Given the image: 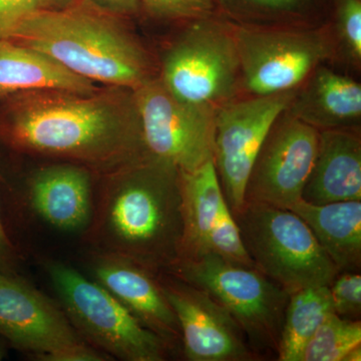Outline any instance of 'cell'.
I'll return each mask as SVG.
<instances>
[{"instance_id": "1", "label": "cell", "mask_w": 361, "mask_h": 361, "mask_svg": "<svg viewBox=\"0 0 361 361\" xmlns=\"http://www.w3.org/2000/svg\"><path fill=\"white\" fill-rule=\"evenodd\" d=\"M9 99L1 134L20 151L106 174L149 155L134 90L106 87L90 94L49 90Z\"/></svg>"}, {"instance_id": "2", "label": "cell", "mask_w": 361, "mask_h": 361, "mask_svg": "<svg viewBox=\"0 0 361 361\" xmlns=\"http://www.w3.org/2000/svg\"><path fill=\"white\" fill-rule=\"evenodd\" d=\"M96 237L110 254L153 272L173 267L184 241L179 169L147 155L109 173Z\"/></svg>"}, {"instance_id": "3", "label": "cell", "mask_w": 361, "mask_h": 361, "mask_svg": "<svg viewBox=\"0 0 361 361\" xmlns=\"http://www.w3.org/2000/svg\"><path fill=\"white\" fill-rule=\"evenodd\" d=\"M125 20L78 0L33 13L9 40L44 52L94 84L135 90L158 77V65Z\"/></svg>"}, {"instance_id": "4", "label": "cell", "mask_w": 361, "mask_h": 361, "mask_svg": "<svg viewBox=\"0 0 361 361\" xmlns=\"http://www.w3.org/2000/svg\"><path fill=\"white\" fill-rule=\"evenodd\" d=\"M157 61L158 78L178 99L217 110L240 97L235 25L221 13L176 23Z\"/></svg>"}, {"instance_id": "5", "label": "cell", "mask_w": 361, "mask_h": 361, "mask_svg": "<svg viewBox=\"0 0 361 361\" xmlns=\"http://www.w3.org/2000/svg\"><path fill=\"white\" fill-rule=\"evenodd\" d=\"M233 215L254 267L289 294L329 286L338 274L310 228L288 209L245 202Z\"/></svg>"}, {"instance_id": "6", "label": "cell", "mask_w": 361, "mask_h": 361, "mask_svg": "<svg viewBox=\"0 0 361 361\" xmlns=\"http://www.w3.org/2000/svg\"><path fill=\"white\" fill-rule=\"evenodd\" d=\"M165 272L207 292L223 306L260 360L277 355L290 294L260 271L228 262L208 252L183 259Z\"/></svg>"}, {"instance_id": "7", "label": "cell", "mask_w": 361, "mask_h": 361, "mask_svg": "<svg viewBox=\"0 0 361 361\" xmlns=\"http://www.w3.org/2000/svg\"><path fill=\"white\" fill-rule=\"evenodd\" d=\"M49 273L68 320L94 345L122 360H167V342L99 282L63 263H52Z\"/></svg>"}, {"instance_id": "8", "label": "cell", "mask_w": 361, "mask_h": 361, "mask_svg": "<svg viewBox=\"0 0 361 361\" xmlns=\"http://www.w3.org/2000/svg\"><path fill=\"white\" fill-rule=\"evenodd\" d=\"M235 25L241 70L240 97L291 92L322 63H331L329 25L314 28Z\"/></svg>"}, {"instance_id": "9", "label": "cell", "mask_w": 361, "mask_h": 361, "mask_svg": "<svg viewBox=\"0 0 361 361\" xmlns=\"http://www.w3.org/2000/svg\"><path fill=\"white\" fill-rule=\"evenodd\" d=\"M134 92L149 155L184 172L213 159L215 110L178 99L158 77Z\"/></svg>"}, {"instance_id": "10", "label": "cell", "mask_w": 361, "mask_h": 361, "mask_svg": "<svg viewBox=\"0 0 361 361\" xmlns=\"http://www.w3.org/2000/svg\"><path fill=\"white\" fill-rule=\"evenodd\" d=\"M0 336L47 361H102L54 303L20 278L0 272Z\"/></svg>"}, {"instance_id": "11", "label": "cell", "mask_w": 361, "mask_h": 361, "mask_svg": "<svg viewBox=\"0 0 361 361\" xmlns=\"http://www.w3.org/2000/svg\"><path fill=\"white\" fill-rule=\"evenodd\" d=\"M294 90L233 99L215 111L213 160L232 214L245 203L247 179L271 126L290 104Z\"/></svg>"}, {"instance_id": "12", "label": "cell", "mask_w": 361, "mask_h": 361, "mask_svg": "<svg viewBox=\"0 0 361 361\" xmlns=\"http://www.w3.org/2000/svg\"><path fill=\"white\" fill-rule=\"evenodd\" d=\"M319 130L286 110L277 116L247 179L245 202L289 209L301 200L317 153Z\"/></svg>"}, {"instance_id": "13", "label": "cell", "mask_w": 361, "mask_h": 361, "mask_svg": "<svg viewBox=\"0 0 361 361\" xmlns=\"http://www.w3.org/2000/svg\"><path fill=\"white\" fill-rule=\"evenodd\" d=\"M161 273L164 276L157 277L179 322L187 360H260L238 323L215 299L174 275Z\"/></svg>"}, {"instance_id": "14", "label": "cell", "mask_w": 361, "mask_h": 361, "mask_svg": "<svg viewBox=\"0 0 361 361\" xmlns=\"http://www.w3.org/2000/svg\"><path fill=\"white\" fill-rule=\"evenodd\" d=\"M94 273L97 282L171 348L182 341L179 322L161 291L157 273L114 254L97 259Z\"/></svg>"}, {"instance_id": "15", "label": "cell", "mask_w": 361, "mask_h": 361, "mask_svg": "<svg viewBox=\"0 0 361 361\" xmlns=\"http://www.w3.org/2000/svg\"><path fill=\"white\" fill-rule=\"evenodd\" d=\"M286 111L318 130L361 128V85L355 75L322 63L294 90Z\"/></svg>"}, {"instance_id": "16", "label": "cell", "mask_w": 361, "mask_h": 361, "mask_svg": "<svg viewBox=\"0 0 361 361\" xmlns=\"http://www.w3.org/2000/svg\"><path fill=\"white\" fill-rule=\"evenodd\" d=\"M301 199L312 205L361 201V128L319 130Z\"/></svg>"}, {"instance_id": "17", "label": "cell", "mask_w": 361, "mask_h": 361, "mask_svg": "<svg viewBox=\"0 0 361 361\" xmlns=\"http://www.w3.org/2000/svg\"><path fill=\"white\" fill-rule=\"evenodd\" d=\"M30 200L52 227L66 232L85 229L92 219L90 169L70 163L40 169L30 180Z\"/></svg>"}, {"instance_id": "18", "label": "cell", "mask_w": 361, "mask_h": 361, "mask_svg": "<svg viewBox=\"0 0 361 361\" xmlns=\"http://www.w3.org/2000/svg\"><path fill=\"white\" fill-rule=\"evenodd\" d=\"M99 90L44 52L13 40H0V97L49 90L90 94Z\"/></svg>"}, {"instance_id": "19", "label": "cell", "mask_w": 361, "mask_h": 361, "mask_svg": "<svg viewBox=\"0 0 361 361\" xmlns=\"http://www.w3.org/2000/svg\"><path fill=\"white\" fill-rule=\"evenodd\" d=\"M288 210L307 224L339 272L360 271L361 201L312 205L301 199Z\"/></svg>"}, {"instance_id": "20", "label": "cell", "mask_w": 361, "mask_h": 361, "mask_svg": "<svg viewBox=\"0 0 361 361\" xmlns=\"http://www.w3.org/2000/svg\"><path fill=\"white\" fill-rule=\"evenodd\" d=\"M180 173L184 209V241L180 259L183 260L208 253L211 232L226 200L213 159L195 170Z\"/></svg>"}, {"instance_id": "21", "label": "cell", "mask_w": 361, "mask_h": 361, "mask_svg": "<svg viewBox=\"0 0 361 361\" xmlns=\"http://www.w3.org/2000/svg\"><path fill=\"white\" fill-rule=\"evenodd\" d=\"M234 25L256 28H314L329 23L332 0H214Z\"/></svg>"}, {"instance_id": "22", "label": "cell", "mask_w": 361, "mask_h": 361, "mask_svg": "<svg viewBox=\"0 0 361 361\" xmlns=\"http://www.w3.org/2000/svg\"><path fill=\"white\" fill-rule=\"evenodd\" d=\"M334 313L329 286L310 287L289 296L277 349L279 361H298L311 337Z\"/></svg>"}, {"instance_id": "23", "label": "cell", "mask_w": 361, "mask_h": 361, "mask_svg": "<svg viewBox=\"0 0 361 361\" xmlns=\"http://www.w3.org/2000/svg\"><path fill=\"white\" fill-rule=\"evenodd\" d=\"M334 45L331 63L350 75L361 71V0H332L329 23Z\"/></svg>"}, {"instance_id": "24", "label": "cell", "mask_w": 361, "mask_h": 361, "mask_svg": "<svg viewBox=\"0 0 361 361\" xmlns=\"http://www.w3.org/2000/svg\"><path fill=\"white\" fill-rule=\"evenodd\" d=\"M360 344V320L332 313L304 346L298 361H343L349 351Z\"/></svg>"}, {"instance_id": "25", "label": "cell", "mask_w": 361, "mask_h": 361, "mask_svg": "<svg viewBox=\"0 0 361 361\" xmlns=\"http://www.w3.org/2000/svg\"><path fill=\"white\" fill-rule=\"evenodd\" d=\"M209 252L216 254L228 262L255 268L253 261L247 253L238 225L227 205V202L221 208L219 216L211 232Z\"/></svg>"}, {"instance_id": "26", "label": "cell", "mask_w": 361, "mask_h": 361, "mask_svg": "<svg viewBox=\"0 0 361 361\" xmlns=\"http://www.w3.org/2000/svg\"><path fill=\"white\" fill-rule=\"evenodd\" d=\"M141 7L152 20L175 25L220 13L214 0H141Z\"/></svg>"}, {"instance_id": "27", "label": "cell", "mask_w": 361, "mask_h": 361, "mask_svg": "<svg viewBox=\"0 0 361 361\" xmlns=\"http://www.w3.org/2000/svg\"><path fill=\"white\" fill-rule=\"evenodd\" d=\"M329 287L334 313L348 319L360 320V271L339 272Z\"/></svg>"}, {"instance_id": "28", "label": "cell", "mask_w": 361, "mask_h": 361, "mask_svg": "<svg viewBox=\"0 0 361 361\" xmlns=\"http://www.w3.org/2000/svg\"><path fill=\"white\" fill-rule=\"evenodd\" d=\"M44 8L42 0H0V40L11 39L25 18Z\"/></svg>"}, {"instance_id": "29", "label": "cell", "mask_w": 361, "mask_h": 361, "mask_svg": "<svg viewBox=\"0 0 361 361\" xmlns=\"http://www.w3.org/2000/svg\"><path fill=\"white\" fill-rule=\"evenodd\" d=\"M92 6L122 18H130L142 13L141 0H89Z\"/></svg>"}, {"instance_id": "30", "label": "cell", "mask_w": 361, "mask_h": 361, "mask_svg": "<svg viewBox=\"0 0 361 361\" xmlns=\"http://www.w3.org/2000/svg\"><path fill=\"white\" fill-rule=\"evenodd\" d=\"M14 264H16V252L11 240L7 236L1 215H0V272L13 274Z\"/></svg>"}, {"instance_id": "31", "label": "cell", "mask_w": 361, "mask_h": 361, "mask_svg": "<svg viewBox=\"0 0 361 361\" xmlns=\"http://www.w3.org/2000/svg\"><path fill=\"white\" fill-rule=\"evenodd\" d=\"M47 8L61 9L73 6L78 0H42Z\"/></svg>"}, {"instance_id": "32", "label": "cell", "mask_w": 361, "mask_h": 361, "mask_svg": "<svg viewBox=\"0 0 361 361\" xmlns=\"http://www.w3.org/2000/svg\"><path fill=\"white\" fill-rule=\"evenodd\" d=\"M361 360V344L350 351L343 358V361H360Z\"/></svg>"}, {"instance_id": "33", "label": "cell", "mask_w": 361, "mask_h": 361, "mask_svg": "<svg viewBox=\"0 0 361 361\" xmlns=\"http://www.w3.org/2000/svg\"><path fill=\"white\" fill-rule=\"evenodd\" d=\"M6 356V349H4V344L0 342V360H4Z\"/></svg>"}]
</instances>
